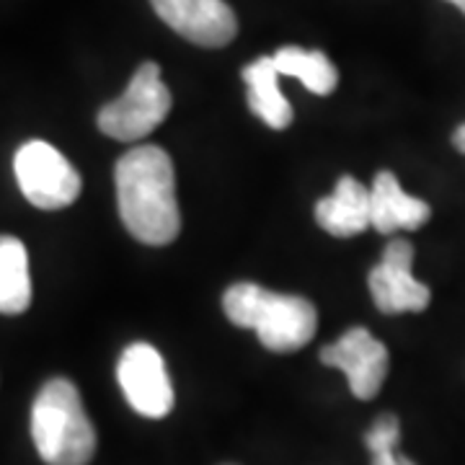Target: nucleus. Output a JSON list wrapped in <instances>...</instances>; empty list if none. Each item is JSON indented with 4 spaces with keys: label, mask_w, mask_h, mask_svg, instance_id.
<instances>
[{
    "label": "nucleus",
    "mask_w": 465,
    "mask_h": 465,
    "mask_svg": "<svg viewBox=\"0 0 465 465\" xmlns=\"http://www.w3.org/2000/svg\"><path fill=\"white\" fill-rule=\"evenodd\" d=\"M116 202L124 228L148 246L173 243L182 231L173 161L158 145L127 150L114 171Z\"/></svg>",
    "instance_id": "nucleus-1"
},
{
    "label": "nucleus",
    "mask_w": 465,
    "mask_h": 465,
    "mask_svg": "<svg viewBox=\"0 0 465 465\" xmlns=\"http://www.w3.org/2000/svg\"><path fill=\"white\" fill-rule=\"evenodd\" d=\"M223 308L231 323L253 329L259 341L272 351L302 349L318 329L313 302L300 295L269 292L253 282H238L225 290Z\"/></svg>",
    "instance_id": "nucleus-2"
},
{
    "label": "nucleus",
    "mask_w": 465,
    "mask_h": 465,
    "mask_svg": "<svg viewBox=\"0 0 465 465\" xmlns=\"http://www.w3.org/2000/svg\"><path fill=\"white\" fill-rule=\"evenodd\" d=\"M32 437L47 465H88L96 455V430L81 393L67 378L42 385L32 406Z\"/></svg>",
    "instance_id": "nucleus-3"
},
{
    "label": "nucleus",
    "mask_w": 465,
    "mask_h": 465,
    "mask_svg": "<svg viewBox=\"0 0 465 465\" xmlns=\"http://www.w3.org/2000/svg\"><path fill=\"white\" fill-rule=\"evenodd\" d=\"M171 112V91L161 81V67L143 63L127 91L99 112V130L119 143L148 137Z\"/></svg>",
    "instance_id": "nucleus-4"
},
{
    "label": "nucleus",
    "mask_w": 465,
    "mask_h": 465,
    "mask_svg": "<svg viewBox=\"0 0 465 465\" xmlns=\"http://www.w3.org/2000/svg\"><path fill=\"white\" fill-rule=\"evenodd\" d=\"M14 171L24 197L39 210H63L81 194L78 171L45 140L21 145L14 158Z\"/></svg>",
    "instance_id": "nucleus-5"
},
{
    "label": "nucleus",
    "mask_w": 465,
    "mask_h": 465,
    "mask_svg": "<svg viewBox=\"0 0 465 465\" xmlns=\"http://www.w3.org/2000/svg\"><path fill=\"white\" fill-rule=\"evenodd\" d=\"M116 381L122 385L124 399L130 401L137 414L148 419H163L173 409V385L168 378L161 351L134 341L122 351L116 365Z\"/></svg>",
    "instance_id": "nucleus-6"
},
{
    "label": "nucleus",
    "mask_w": 465,
    "mask_h": 465,
    "mask_svg": "<svg viewBox=\"0 0 465 465\" xmlns=\"http://www.w3.org/2000/svg\"><path fill=\"white\" fill-rule=\"evenodd\" d=\"M411 262L414 246L406 238H396L385 246L381 264L370 272V295L378 311L388 316L427 311L432 292L411 274Z\"/></svg>",
    "instance_id": "nucleus-7"
},
{
    "label": "nucleus",
    "mask_w": 465,
    "mask_h": 465,
    "mask_svg": "<svg viewBox=\"0 0 465 465\" xmlns=\"http://www.w3.org/2000/svg\"><path fill=\"white\" fill-rule=\"evenodd\" d=\"M321 362L347 375L349 391L357 399L370 401L381 393L388 375V349L367 329H349L339 341L321 349Z\"/></svg>",
    "instance_id": "nucleus-8"
},
{
    "label": "nucleus",
    "mask_w": 465,
    "mask_h": 465,
    "mask_svg": "<svg viewBox=\"0 0 465 465\" xmlns=\"http://www.w3.org/2000/svg\"><path fill=\"white\" fill-rule=\"evenodd\" d=\"M161 21L200 47H225L238 34V18L225 0H150Z\"/></svg>",
    "instance_id": "nucleus-9"
},
{
    "label": "nucleus",
    "mask_w": 465,
    "mask_h": 465,
    "mask_svg": "<svg viewBox=\"0 0 465 465\" xmlns=\"http://www.w3.org/2000/svg\"><path fill=\"white\" fill-rule=\"evenodd\" d=\"M370 204H372V228L385 235L396 231H416L432 217V207L424 200L406 194L391 171H381L375 176L370 189Z\"/></svg>",
    "instance_id": "nucleus-10"
},
{
    "label": "nucleus",
    "mask_w": 465,
    "mask_h": 465,
    "mask_svg": "<svg viewBox=\"0 0 465 465\" xmlns=\"http://www.w3.org/2000/svg\"><path fill=\"white\" fill-rule=\"evenodd\" d=\"M316 220L323 231L336 238H351L365 232L372 225L370 189L354 176H341L331 197L316 204Z\"/></svg>",
    "instance_id": "nucleus-11"
},
{
    "label": "nucleus",
    "mask_w": 465,
    "mask_h": 465,
    "mask_svg": "<svg viewBox=\"0 0 465 465\" xmlns=\"http://www.w3.org/2000/svg\"><path fill=\"white\" fill-rule=\"evenodd\" d=\"M243 81L249 91V106L272 130H284L292 124V106L280 91V70L274 57L266 54L243 67Z\"/></svg>",
    "instance_id": "nucleus-12"
},
{
    "label": "nucleus",
    "mask_w": 465,
    "mask_h": 465,
    "mask_svg": "<svg viewBox=\"0 0 465 465\" xmlns=\"http://www.w3.org/2000/svg\"><path fill=\"white\" fill-rule=\"evenodd\" d=\"M32 305L29 253L14 235H0V313L18 316Z\"/></svg>",
    "instance_id": "nucleus-13"
},
{
    "label": "nucleus",
    "mask_w": 465,
    "mask_h": 465,
    "mask_svg": "<svg viewBox=\"0 0 465 465\" xmlns=\"http://www.w3.org/2000/svg\"><path fill=\"white\" fill-rule=\"evenodd\" d=\"M274 65L280 75H292L316 96H329L339 84V73L333 63L321 50H302V47H282L274 54Z\"/></svg>",
    "instance_id": "nucleus-14"
},
{
    "label": "nucleus",
    "mask_w": 465,
    "mask_h": 465,
    "mask_svg": "<svg viewBox=\"0 0 465 465\" xmlns=\"http://www.w3.org/2000/svg\"><path fill=\"white\" fill-rule=\"evenodd\" d=\"M401 424L393 414H382L372 421L365 434L367 450L372 452V465H416L399 452Z\"/></svg>",
    "instance_id": "nucleus-15"
},
{
    "label": "nucleus",
    "mask_w": 465,
    "mask_h": 465,
    "mask_svg": "<svg viewBox=\"0 0 465 465\" xmlns=\"http://www.w3.org/2000/svg\"><path fill=\"white\" fill-rule=\"evenodd\" d=\"M452 143H455V148L460 150V153H465V124H460V127L455 130V134H452Z\"/></svg>",
    "instance_id": "nucleus-16"
},
{
    "label": "nucleus",
    "mask_w": 465,
    "mask_h": 465,
    "mask_svg": "<svg viewBox=\"0 0 465 465\" xmlns=\"http://www.w3.org/2000/svg\"><path fill=\"white\" fill-rule=\"evenodd\" d=\"M448 3H452V5H458V8H460V11H463V14H465V0H448Z\"/></svg>",
    "instance_id": "nucleus-17"
}]
</instances>
